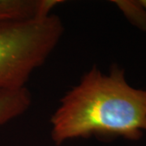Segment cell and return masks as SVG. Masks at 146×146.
<instances>
[{
  "label": "cell",
  "mask_w": 146,
  "mask_h": 146,
  "mask_svg": "<svg viewBox=\"0 0 146 146\" xmlns=\"http://www.w3.org/2000/svg\"><path fill=\"white\" fill-rule=\"evenodd\" d=\"M50 125L56 145L91 136L138 141L146 132V90L131 86L116 64L108 74L94 67L59 101Z\"/></svg>",
  "instance_id": "obj_1"
},
{
  "label": "cell",
  "mask_w": 146,
  "mask_h": 146,
  "mask_svg": "<svg viewBox=\"0 0 146 146\" xmlns=\"http://www.w3.org/2000/svg\"><path fill=\"white\" fill-rule=\"evenodd\" d=\"M64 32L60 17L50 14L30 21L0 23V93L26 87Z\"/></svg>",
  "instance_id": "obj_2"
},
{
  "label": "cell",
  "mask_w": 146,
  "mask_h": 146,
  "mask_svg": "<svg viewBox=\"0 0 146 146\" xmlns=\"http://www.w3.org/2000/svg\"><path fill=\"white\" fill-rule=\"evenodd\" d=\"M59 0H0V23L30 21L49 16Z\"/></svg>",
  "instance_id": "obj_3"
},
{
  "label": "cell",
  "mask_w": 146,
  "mask_h": 146,
  "mask_svg": "<svg viewBox=\"0 0 146 146\" xmlns=\"http://www.w3.org/2000/svg\"><path fill=\"white\" fill-rule=\"evenodd\" d=\"M29 89L22 88L0 93V126L23 115L31 105Z\"/></svg>",
  "instance_id": "obj_4"
},
{
  "label": "cell",
  "mask_w": 146,
  "mask_h": 146,
  "mask_svg": "<svg viewBox=\"0 0 146 146\" xmlns=\"http://www.w3.org/2000/svg\"><path fill=\"white\" fill-rule=\"evenodd\" d=\"M130 21L141 29H146V10L140 1H114Z\"/></svg>",
  "instance_id": "obj_5"
},
{
  "label": "cell",
  "mask_w": 146,
  "mask_h": 146,
  "mask_svg": "<svg viewBox=\"0 0 146 146\" xmlns=\"http://www.w3.org/2000/svg\"><path fill=\"white\" fill-rule=\"evenodd\" d=\"M140 2H141V3L142 4V6L144 7V8L146 10V0H141Z\"/></svg>",
  "instance_id": "obj_6"
}]
</instances>
